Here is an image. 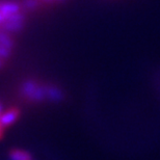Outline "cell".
I'll return each mask as SVG.
<instances>
[{"mask_svg": "<svg viewBox=\"0 0 160 160\" xmlns=\"http://www.w3.org/2000/svg\"><path fill=\"white\" fill-rule=\"evenodd\" d=\"M65 0H25L24 5L28 9H41L48 8L51 6L57 5L59 3L63 2Z\"/></svg>", "mask_w": 160, "mask_h": 160, "instance_id": "obj_5", "label": "cell"}, {"mask_svg": "<svg viewBox=\"0 0 160 160\" xmlns=\"http://www.w3.org/2000/svg\"><path fill=\"white\" fill-rule=\"evenodd\" d=\"M4 130H5L4 127H3L1 124H0V139H1L2 137H3V134H4Z\"/></svg>", "mask_w": 160, "mask_h": 160, "instance_id": "obj_7", "label": "cell"}, {"mask_svg": "<svg viewBox=\"0 0 160 160\" xmlns=\"http://www.w3.org/2000/svg\"><path fill=\"white\" fill-rule=\"evenodd\" d=\"M9 158L12 160H31L29 153L19 149H14L9 152Z\"/></svg>", "mask_w": 160, "mask_h": 160, "instance_id": "obj_6", "label": "cell"}, {"mask_svg": "<svg viewBox=\"0 0 160 160\" xmlns=\"http://www.w3.org/2000/svg\"><path fill=\"white\" fill-rule=\"evenodd\" d=\"M20 116L21 112L17 107H9L3 111L1 117V124L4 127V129L14 125L19 118H20Z\"/></svg>", "mask_w": 160, "mask_h": 160, "instance_id": "obj_4", "label": "cell"}, {"mask_svg": "<svg viewBox=\"0 0 160 160\" xmlns=\"http://www.w3.org/2000/svg\"><path fill=\"white\" fill-rule=\"evenodd\" d=\"M21 92L30 101H42L46 99H57V91L43 83L34 81L26 82L21 89Z\"/></svg>", "mask_w": 160, "mask_h": 160, "instance_id": "obj_2", "label": "cell"}, {"mask_svg": "<svg viewBox=\"0 0 160 160\" xmlns=\"http://www.w3.org/2000/svg\"><path fill=\"white\" fill-rule=\"evenodd\" d=\"M27 8L16 0H0V32L15 36L24 29Z\"/></svg>", "mask_w": 160, "mask_h": 160, "instance_id": "obj_1", "label": "cell"}, {"mask_svg": "<svg viewBox=\"0 0 160 160\" xmlns=\"http://www.w3.org/2000/svg\"><path fill=\"white\" fill-rule=\"evenodd\" d=\"M16 50V37L0 32V70L3 69L12 59Z\"/></svg>", "mask_w": 160, "mask_h": 160, "instance_id": "obj_3", "label": "cell"}]
</instances>
